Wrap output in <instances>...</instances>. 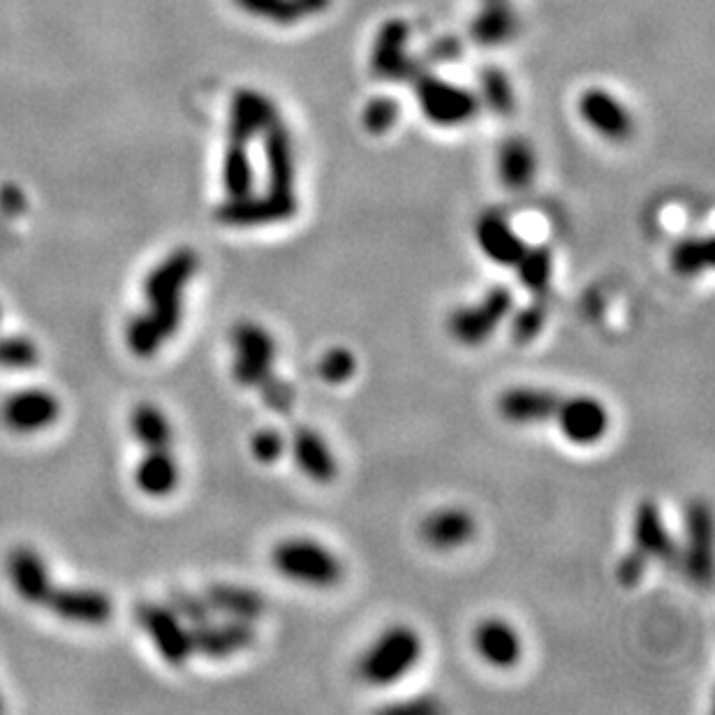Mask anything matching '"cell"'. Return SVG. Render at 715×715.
<instances>
[{
    "mask_svg": "<svg viewBox=\"0 0 715 715\" xmlns=\"http://www.w3.org/2000/svg\"><path fill=\"white\" fill-rule=\"evenodd\" d=\"M424 644L408 625L387 628L359 658V676L364 683L387 687L408 676L422 658Z\"/></svg>",
    "mask_w": 715,
    "mask_h": 715,
    "instance_id": "1",
    "label": "cell"
},
{
    "mask_svg": "<svg viewBox=\"0 0 715 715\" xmlns=\"http://www.w3.org/2000/svg\"><path fill=\"white\" fill-rule=\"evenodd\" d=\"M412 86L419 109H422L424 118L438 128L467 126L482 109L475 91L431 75L429 70L419 72L412 80Z\"/></svg>",
    "mask_w": 715,
    "mask_h": 715,
    "instance_id": "2",
    "label": "cell"
},
{
    "mask_svg": "<svg viewBox=\"0 0 715 715\" xmlns=\"http://www.w3.org/2000/svg\"><path fill=\"white\" fill-rule=\"evenodd\" d=\"M271 562L285 579L313 588H332L343 579V562L334 551L308 537H290L271 551Z\"/></svg>",
    "mask_w": 715,
    "mask_h": 715,
    "instance_id": "3",
    "label": "cell"
},
{
    "mask_svg": "<svg viewBox=\"0 0 715 715\" xmlns=\"http://www.w3.org/2000/svg\"><path fill=\"white\" fill-rule=\"evenodd\" d=\"M299 202L294 192L283 190H266L264 194H241L228 197L213 213L220 225L228 228H262V225H276L297 215Z\"/></svg>",
    "mask_w": 715,
    "mask_h": 715,
    "instance_id": "4",
    "label": "cell"
},
{
    "mask_svg": "<svg viewBox=\"0 0 715 715\" xmlns=\"http://www.w3.org/2000/svg\"><path fill=\"white\" fill-rule=\"evenodd\" d=\"M232 378L241 387H260L264 380L274 376L276 361V340L257 323H239L232 334Z\"/></svg>",
    "mask_w": 715,
    "mask_h": 715,
    "instance_id": "5",
    "label": "cell"
},
{
    "mask_svg": "<svg viewBox=\"0 0 715 715\" xmlns=\"http://www.w3.org/2000/svg\"><path fill=\"white\" fill-rule=\"evenodd\" d=\"M410 23L406 19H387L378 29L371 49V72L382 82H412L424 63L410 56Z\"/></svg>",
    "mask_w": 715,
    "mask_h": 715,
    "instance_id": "6",
    "label": "cell"
},
{
    "mask_svg": "<svg viewBox=\"0 0 715 715\" xmlns=\"http://www.w3.org/2000/svg\"><path fill=\"white\" fill-rule=\"evenodd\" d=\"M514 306L512 292L503 285L491 287L484 299L475 306H463L454 311L448 319V329L454 340L463 345H482L493 332L501 327L503 319Z\"/></svg>",
    "mask_w": 715,
    "mask_h": 715,
    "instance_id": "7",
    "label": "cell"
},
{
    "mask_svg": "<svg viewBox=\"0 0 715 715\" xmlns=\"http://www.w3.org/2000/svg\"><path fill=\"white\" fill-rule=\"evenodd\" d=\"M135 619L139 628L151 637L158 653L175 667H181L190 660L192 639L188 625L179 619L169 604L158 602H139L135 607Z\"/></svg>",
    "mask_w": 715,
    "mask_h": 715,
    "instance_id": "8",
    "label": "cell"
},
{
    "mask_svg": "<svg viewBox=\"0 0 715 715\" xmlns=\"http://www.w3.org/2000/svg\"><path fill=\"white\" fill-rule=\"evenodd\" d=\"M281 120L278 107L271 97L257 88H239L230 97L228 137L230 141L249 146L262 137L274 123Z\"/></svg>",
    "mask_w": 715,
    "mask_h": 715,
    "instance_id": "9",
    "label": "cell"
},
{
    "mask_svg": "<svg viewBox=\"0 0 715 715\" xmlns=\"http://www.w3.org/2000/svg\"><path fill=\"white\" fill-rule=\"evenodd\" d=\"M713 519L704 503H690L685 509V549L679 551V567L695 586H706L713 575Z\"/></svg>",
    "mask_w": 715,
    "mask_h": 715,
    "instance_id": "10",
    "label": "cell"
},
{
    "mask_svg": "<svg viewBox=\"0 0 715 715\" xmlns=\"http://www.w3.org/2000/svg\"><path fill=\"white\" fill-rule=\"evenodd\" d=\"M61 417V403L46 389H21L10 393L0 406V422L14 433H38L56 424Z\"/></svg>",
    "mask_w": 715,
    "mask_h": 715,
    "instance_id": "11",
    "label": "cell"
},
{
    "mask_svg": "<svg viewBox=\"0 0 715 715\" xmlns=\"http://www.w3.org/2000/svg\"><path fill=\"white\" fill-rule=\"evenodd\" d=\"M579 116L590 130L611 141H628L634 133V118L630 109L604 88H588L579 95Z\"/></svg>",
    "mask_w": 715,
    "mask_h": 715,
    "instance_id": "12",
    "label": "cell"
},
{
    "mask_svg": "<svg viewBox=\"0 0 715 715\" xmlns=\"http://www.w3.org/2000/svg\"><path fill=\"white\" fill-rule=\"evenodd\" d=\"M554 419L565 440L581 448L596 445L609 431V412L593 397L560 399Z\"/></svg>",
    "mask_w": 715,
    "mask_h": 715,
    "instance_id": "13",
    "label": "cell"
},
{
    "mask_svg": "<svg viewBox=\"0 0 715 715\" xmlns=\"http://www.w3.org/2000/svg\"><path fill=\"white\" fill-rule=\"evenodd\" d=\"M200 269V257L192 249L171 251L144 281V297L149 306L181 302L186 285Z\"/></svg>",
    "mask_w": 715,
    "mask_h": 715,
    "instance_id": "14",
    "label": "cell"
},
{
    "mask_svg": "<svg viewBox=\"0 0 715 715\" xmlns=\"http://www.w3.org/2000/svg\"><path fill=\"white\" fill-rule=\"evenodd\" d=\"M183 319V304L181 302H171V304H160L151 306L149 313H141L130 319V325L126 329V340L133 355L137 357H154L167 338L177 334Z\"/></svg>",
    "mask_w": 715,
    "mask_h": 715,
    "instance_id": "15",
    "label": "cell"
},
{
    "mask_svg": "<svg viewBox=\"0 0 715 715\" xmlns=\"http://www.w3.org/2000/svg\"><path fill=\"white\" fill-rule=\"evenodd\" d=\"M42 607L54 611L59 619L80 625H105L114 613L112 600L91 588H52Z\"/></svg>",
    "mask_w": 715,
    "mask_h": 715,
    "instance_id": "16",
    "label": "cell"
},
{
    "mask_svg": "<svg viewBox=\"0 0 715 715\" xmlns=\"http://www.w3.org/2000/svg\"><path fill=\"white\" fill-rule=\"evenodd\" d=\"M190 639H192V651L197 655L209 660H223L251 649L255 641V630H253V623H245V621L230 619L228 623H213L209 619L207 623L194 625L190 630Z\"/></svg>",
    "mask_w": 715,
    "mask_h": 715,
    "instance_id": "17",
    "label": "cell"
},
{
    "mask_svg": "<svg viewBox=\"0 0 715 715\" xmlns=\"http://www.w3.org/2000/svg\"><path fill=\"white\" fill-rule=\"evenodd\" d=\"M8 577L14 593L29 604H44L52 593V577H49L42 556L31 547H17L6 560Z\"/></svg>",
    "mask_w": 715,
    "mask_h": 715,
    "instance_id": "18",
    "label": "cell"
},
{
    "mask_svg": "<svg viewBox=\"0 0 715 715\" xmlns=\"http://www.w3.org/2000/svg\"><path fill=\"white\" fill-rule=\"evenodd\" d=\"M632 537H634V549L646 554L649 558H658L662 562L679 565V547L672 539L667 526H664L662 512L653 501H641L634 507V519H632Z\"/></svg>",
    "mask_w": 715,
    "mask_h": 715,
    "instance_id": "19",
    "label": "cell"
},
{
    "mask_svg": "<svg viewBox=\"0 0 715 715\" xmlns=\"http://www.w3.org/2000/svg\"><path fill=\"white\" fill-rule=\"evenodd\" d=\"M560 397L539 387H512L498 399V412L512 424H547L556 417Z\"/></svg>",
    "mask_w": 715,
    "mask_h": 715,
    "instance_id": "20",
    "label": "cell"
},
{
    "mask_svg": "<svg viewBox=\"0 0 715 715\" xmlns=\"http://www.w3.org/2000/svg\"><path fill=\"white\" fill-rule=\"evenodd\" d=\"M473 641L480 658L496 670H512L514 664H519L524 653L519 632L503 619L482 621L475 628Z\"/></svg>",
    "mask_w": 715,
    "mask_h": 715,
    "instance_id": "21",
    "label": "cell"
},
{
    "mask_svg": "<svg viewBox=\"0 0 715 715\" xmlns=\"http://www.w3.org/2000/svg\"><path fill=\"white\" fill-rule=\"evenodd\" d=\"M262 149L269 188L294 192V181H297V156H294L292 133L285 128L283 120L274 123V126L262 135Z\"/></svg>",
    "mask_w": 715,
    "mask_h": 715,
    "instance_id": "22",
    "label": "cell"
},
{
    "mask_svg": "<svg viewBox=\"0 0 715 715\" xmlns=\"http://www.w3.org/2000/svg\"><path fill=\"white\" fill-rule=\"evenodd\" d=\"M475 239L480 251L501 266H514L528 249L526 241L498 213H484L475 225Z\"/></svg>",
    "mask_w": 715,
    "mask_h": 715,
    "instance_id": "23",
    "label": "cell"
},
{
    "mask_svg": "<svg viewBox=\"0 0 715 715\" xmlns=\"http://www.w3.org/2000/svg\"><path fill=\"white\" fill-rule=\"evenodd\" d=\"M475 535L473 514L463 507H442L431 512L422 524V537L438 551L459 549Z\"/></svg>",
    "mask_w": 715,
    "mask_h": 715,
    "instance_id": "24",
    "label": "cell"
},
{
    "mask_svg": "<svg viewBox=\"0 0 715 715\" xmlns=\"http://www.w3.org/2000/svg\"><path fill=\"white\" fill-rule=\"evenodd\" d=\"M292 452L294 461L302 467V473L317 482V484H329L338 475V463L334 459V452L325 442V438L308 427H299L292 433Z\"/></svg>",
    "mask_w": 715,
    "mask_h": 715,
    "instance_id": "25",
    "label": "cell"
},
{
    "mask_svg": "<svg viewBox=\"0 0 715 715\" xmlns=\"http://www.w3.org/2000/svg\"><path fill=\"white\" fill-rule=\"evenodd\" d=\"M232 3L249 17L276 23V27H294V23L325 14L334 0H232Z\"/></svg>",
    "mask_w": 715,
    "mask_h": 715,
    "instance_id": "26",
    "label": "cell"
},
{
    "mask_svg": "<svg viewBox=\"0 0 715 715\" xmlns=\"http://www.w3.org/2000/svg\"><path fill=\"white\" fill-rule=\"evenodd\" d=\"M516 31H519V19H516V12L507 0H488V3H482L480 12H475V17L471 19V27H467V35L484 49L509 42L516 35Z\"/></svg>",
    "mask_w": 715,
    "mask_h": 715,
    "instance_id": "27",
    "label": "cell"
},
{
    "mask_svg": "<svg viewBox=\"0 0 715 715\" xmlns=\"http://www.w3.org/2000/svg\"><path fill=\"white\" fill-rule=\"evenodd\" d=\"M204 600L211 611H218L228 616V619L245 621V623L260 621L266 611V602L257 590L232 586V583H211L204 590Z\"/></svg>",
    "mask_w": 715,
    "mask_h": 715,
    "instance_id": "28",
    "label": "cell"
},
{
    "mask_svg": "<svg viewBox=\"0 0 715 715\" xmlns=\"http://www.w3.org/2000/svg\"><path fill=\"white\" fill-rule=\"evenodd\" d=\"M181 482V467L169 450L146 452L135 467V484L149 498H167Z\"/></svg>",
    "mask_w": 715,
    "mask_h": 715,
    "instance_id": "29",
    "label": "cell"
},
{
    "mask_svg": "<svg viewBox=\"0 0 715 715\" xmlns=\"http://www.w3.org/2000/svg\"><path fill=\"white\" fill-rule=\"evenodd\" d=\"M537 171V158L530 141L524 137H509L498 151V177L505 188L524 190L533 183Z\"/></svg>",
    "mask_w": 715,
    "mask_h": 715,
    "instance_id": "30",
    "label": "cell"
},
{
    "mask_svg": "<svg viewBox=\"0 0 715 715\" xmlns=\"http://www.w3.org/2000/svg\"><path fill=\"white\" fill-rule=\"evenodd\" d=\"M130 429L146 452L171 450V442H175V431H171L167 414L154 403H139L133 410Z\"/></svg>",
    "mask_w": 715,
    "mask_h": 715,
    "instance_id": "31",
    "label": "cell"
},
{
    "mask_svg": "<svg viewBox=\"0 0 715 715\" xmlns=\"http://www.w3.org/2000/svg\"><path fill=\"white\" fill-rule=\"evenodd\" d=\"M480 103L498 116H509L516 107L514 86L507 72L498 65H484L480 72Z\"/></svg>",
    "mask_w": 715,
    "mask_h": 715,
    "instance_id": "32",
    "label": "cell"
},
{
    "mask_svg": "<svg viewBox=\"0 0 715 715\" xmlns=\"http://www.w3.org/2000/svg\"><path fill=\"white\" fill-rule=\"evenodd\" d=\"M670 262L679 276H700L713 266V241L708 236L681 239L672 245Z\"/></svg>",
    "mask_w": 715,
    "mask_h": 715,
    "instance_id": "33",
    "label": "cell"
},
{
    "mask_svg": "<svg viewBox=\"0 0 715 715\" xmlns=\"http://www.w3.org/2000/svg\"><path fill=\"white\" fill-rule=\"evenodd\" d=\"M223 188L228 197L249 194L255 188V167L249 156V146L230 141L223 156Z\"/></svg>",
    "mask_w": 715,
    "mask_h": 715,
    "instance_id": "34",
    "label": "cell"
},
{
    "mask_svg": "<svg viewBox=\"0 0 715 715\" xmlns=\"http://www.w3.org/2000/svg\"><path fill=\"white\" fill-rule=\"evenodd\" d=\"M516 274H519V281L526 290L530 292H545L549 281H551V269H554V257L551 251L545 249V245H535V249H526L519 262L514 264Z\"/></svg>",
    "mask_w": 715,
    "mask_h": 715,
    "instance_id": "35",
    "label": "cell"
},
{
    "mask_svg": "<svg viewBox=\"0 0 715 715\" xmlns=\"http://www.w3.org/2000/svg\"><path fill=\"white\" fill-rule=\"evenodd\" d=\"M399 116H401V105L393 101L391 95H376L364 105L361 128L368 135L380 137V135H387L393 126H397Z\"/></svg>",
    "mask_w": 715,
    "mask_h": 715,
    "instance_id": "36",
    "label": "cell"
},
{
    "mask_svg": "<svg viewBox=\"0 0 715 715\" xmlns=\"http://www.w3.org/2000/svg\"><path fill=\"white\" fill-rule=\"evenodd\" d=\"M40 361L38 345L27 336H0V368L6 371H29Z\"/></svg>",
    "mask_w": 715,
    "mask_h": 715,
    "instance_id": "37",
    "label": "cell"
},
{
    "mask_svg": "<svg viewBox=\"0 0 715 715\" xmlns=\"http://www.w3.org/2000/svg\"><path fill=\"white\" fill-rule=\"evenodd\" d=\"M317 374L329 385H343L357 374V359L350 350L332 348L323 355V359H319Z\"/></svg>",
    "mask_w": 715,
    "mask_h": 715,
    "instance_id": "38",
    "label": "cell"
},
{
    "mask_svg": "<svg viewBox=\"0 0 715 715\" xmlns=\"http://www.w3.org/2000/svg\"><path fill=\"white\" fill-rule=\"evenodd\" d=\"M167 604L175 609V613L183 623H188L192 628L207 623L213 613L209 609L204 596H194V593H188V590H171Z\"/></svg>",
    "mask_w": 715,
    "mask_h": 715,
    "instance_id": "39",
    "label": "cell"
},
{
    "mask_svg": "<svg viewBox=\"0 0 715 715\" xmlns=\"http://www.w3.org/2000/svg\"><path fill=\"white\" fill-rule=\"evenodd\" d=\"M547 323V311L541 304H528L526 308H522L519 313L514 315L512 319V338L526 345L530 340H535L539 336V332L545 329Z\"/></svg>",
    "mask_w": 715,
    "mask_h": 715,
    "instance_id": "40",
    "label": "cell"
},
{
    "mask_svg": "<svg viewBox=\"0 0 715 715\" xmlns=\"http://www.w3.org/2000/svg\"><path fill=\"white\" fill-rule=\"evenodd\" d=\"M257 389L262 393L264 406L274 412H290L294 406V399H297V391H294V387L287 380L278 378L276 374L269 380H264Z\"/></svg>",
    "mask_w": 715,
    "mask_h": 715,
    "instance_id": "41",
    "label": "cell"
},
{
    "mask_svg": "<svg viewBox=\"0 0 715 715\" xmlns=\"http://www.w3.org/2000/svg\"><path fill=\"white\" fill-rule=\"evenodd\" d=\"M251 452L260 463H276L285 452V438L276 429H260L251 438Z\"/></svg>",
    "mask_w": 715,
    "mask_h": 715,
    "instance_id": "42",
    "label": "cell"
},
{
    "mask_svg": "<svg viewBox=\"0 0 715 715\" xmlns=\"http://www.w3.org/2000/svg\"><path fill=\"white\" fill-rule=\"evenodd\" d=\"M649 556L646 554H641L639 549H632L628 551L619 565H616V579H619L621 586L625 588H632L637 586L641 579H644L646 575V567H649Z\"/></svg>",
    "mask_w": 715,
    "mask_h": 715,
    "instance_id": "43",
    "label": "cell"
},
{
    "mask_svg": "<svg viewBox=\"0 0 715 715\" xmlns=\"http://www.w3.org/2000/svg\"><path fill=\"white\" fill-rule=\"evenodd\" d=\"M463 56V44L459 38H452V35H445V38H438L433 40L429 46H427V52H424V59L422 63H431V65H442V63H452V61H459Z\"/></svg>",
    "mask_w": 715,
    "mask_h": 715,
    "instance_id": "44",
    "label": "cell"
},
{
    "mask_svg": "<svg viewBox=\"0 0 715 715\" xmlns=\"http://www.w3.org/2000/svg\"><path fill=\"white\" fill-rule=\"evenodd\" d=\"M0 711H3V700H0Z\"/></svg>",
    "mask_w": 715,
    "mask_h": 715,
    "instance_id": "45",
    "label": "cell"
},
{
    "mask_svg": "<svg viewBox=\"0 0 715 715\" xmlns=\"http://www.w3.org/2000/svg\"><path fill=\"white\" fill-rule=\"evenodd\" d=\"M482 3H488V0H482Z\"/></svg>",
    "mask_w": 715,
    "mask_h": 715,
    "instance_id": "46",
    "label": "cell"
},
{
    "mask_svg": "<svg viewBox=\"0 0 715 715\" xmlns=\"http://www.w3.org/2000/svg\"><path fill=\"white\" fill-rule=\"evenodd\" d=\"M0 317H3V313H0Z\"/></svg>",
    "mask_w": 715,
    "mask_h": 715,
    "instance_id": "47",
    "label": "cell"
}]
</instances>
